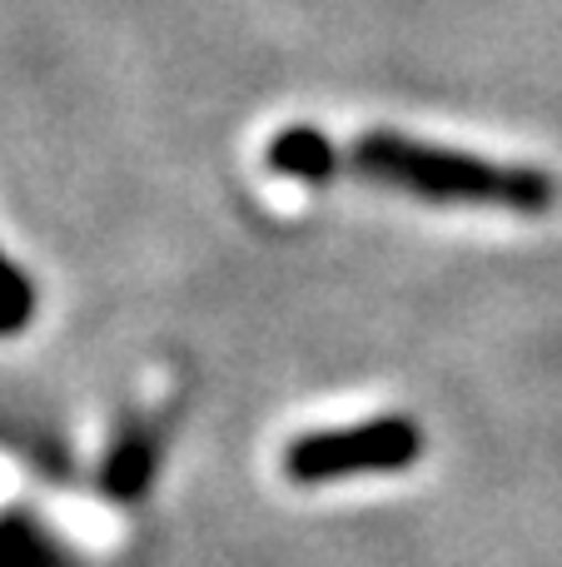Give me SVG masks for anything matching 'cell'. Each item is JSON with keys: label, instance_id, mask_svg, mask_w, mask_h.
Returning a JSON list of instances; mask_svg holds the SVG:
<instances>
[{"label": "cell", "instance_id": "6da1fadb", "mask_svg": "<svg viewBox=\"0 0 562 567\" xmlns=\"http://www.w3.org/2000/svg\"><path fill=\"white\" fill-rule=\"evenodd\" d=\"M348 165L374 185L404 189V195L434 199V205H503L518 209V215H543L558 199L553 179L543 169H518L458 155V150H434L408 135H394V130L364 135L348 155Z\"/></svg>", "mask_w": 562, "mask_h": 567}, {"label": "cell", "instance_id": "7a4b0ae2", "mask_svg": "<svg viewBox=\"0 0 562 567\" xmlns=\"http://www.w3.org/2000/svg\"><path fill=\"white\" fill-rule=\"evenodd\" d=\"M418 458V429L408 419H378L364 429H334V433H304L289 443L284 473L294 483H324L348 478V473H384L408 468Z\"/></svg>", "mask_w": 562, "mask_h": 567}, {"label": "cell", "instance_id": "3957f363", "mask_svg": "<svg viewBox=\"0 0 562 567\" xmlns=\"http://www.w3.org/2000/svg\"><path fill=\"white\" fill-rule=\"evenodd\" d=\"M269 165H274L279 175H294V179H309V185H324L329 169H334V150H329V140L319 135V130L294 125V130H284V135L269 145Z\"/></svg>", "mask_w": 562, "mask_h": 567}, {"label": "cell", "instance_id": "277c9868", "mask_svg": "<svg viewBox=\"0 0 562 567\" xmlns=\"http://www.w3.org/2000/svg\"><path fill=\"white\" fill-rule=\"evenodd\" d=\"M35 309V293H30V279L0 255V333H15L20 323Z\"/></svg>", "mask_w": 562, "mask_h": 567}]
</instances>
